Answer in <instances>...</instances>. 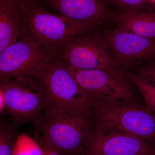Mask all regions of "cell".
<instances>
[{"instance_id":"cell-1","label":"cell","mask_w":155,"mask_h":155,"mask_svg":"<svg viewBox=\"0 0 155 155\" xmlns=\"http://www.w3.org/2000/svg\"><path fill=\"white\" fill-rule=\"evenodd\" d=\"M17 7L22 17L23 34L50 54H58L78 35L104 27L97 22L75 21L50 12L36 2L22 0Z\"/></svg>"},{"instance_id":"cell-2","label":"cell","mask_w":155,"mask_h":155,"mask_svg":"<svg viewBox=\"0 0 155 155\" xmlns=\"http://www.w3.org/2000/svg\"><path fill=\"white\" fill-rule=\"evenodd\" d=\"M31 76L35 78L42 87L48 108L75 114H92L91 101L58 56L46 54L37 64Z\"/></svg>"},{"instance_id":"cell-3","label":"cell","mask_w":155,"mask_h":155,"mask_svg":"<svg viewBox=\"0 0 155 155\" xmlns=\"http://www.w3.org/2000/svg\"><path fill=\"white\" fill-rule=\"evenodd\" d=\"M35 126L62 155H85L93 130L92 114L48 108Z\"/></svg>"},{"instance_id":"cell-4","label":"cell","mask_w":155,"mask_h":155,"mask_svg":"<svg viewBox=\"0 0 155 155\" xmlns=\"http://www.w3.org/2000/svg\"><path fill=\"white\" fill-rule=\"evenodd\" d=\"M94 122L131 134L155 147V114L137 101L92 102Z\"/></svg>"},{"instance_id":"cell-5","label":"cell","mask_w":155,"mask_h":155,"mask_svg":"<svg viewBox=\"0 0 155 155\" xmlns=\"http://www.w3.org/2000/svg\"><path fill=\"white\" fill-rule=\"evenodd\" d=\"M0 91L5 97L8 114L17 124L35 125L48 108L44 90L33 76L0 78Z\"/></svg>"},{"instance_id":"cell-6","label":"cell","mask_w":155,"mask_h":155,"mask_svg":"<svg viewBox=\"0 0 155 155\" xmlns=\"http://www.w3.org/2000/svg\"><path fill=\"white\" fill-rule=\"evenodd\" d=\"M101 29L76 37L56 55L72 69L125 72L114 61Z\"/></svg>"},{"instance_id":"cell-7","label":"cell","mask_w":155,"mask_h":155,"mask_svg":"<svg viewBox=\"0 0 155 155\" xmlns=\"http://www.w3.org/2000/svg\"><path fill=\"white\" fill-rule=\"evenodd\" d=\"M68 67L92 103L105 99L137 101L134 84L126 71L78 70Z\"/></svg>"},{"instance_id":"cell-8","label":"cell","mask_w":155,"mask_h":155,"mask_svg":"<svg viewBox=\"0 0 155 155\" xmlns=\"http://www.w3.org/2000/svg\"><path fill=\"white\" fill-rule=\"evenodd\" d=\"M101 31L114 61L123 70H129L155 59V38L122 31L114 27Z\"/></svg>"},{"instance_id":"cell-9","label":"cell","mask_w":155,"mask_h":155,"mask_svg":"<svg viewBox=\"0 0 155 155\" xmlns=\"http://www.w3.org/2000/svg\"><path fill=\"white\" fill-rule=\"evenodd\" d=\"M155 151L141 139L94 122L85 155H153Z\"/></svg>"},{"instance_id":"cell-10","label":"cell","mask_w":155,"mask_h":155,"mask_svg":"<svg viewBox=\"0 0 155 155\" xmlns=\"http://www.w3.org/2000/svg\"><path fill=\"white\" fill-rule=\"evenodd\" d=\"M46 54L33 38L23 34L17 41L0 52V78L31 76Z\"/></svg>"},{"instance_id":"cell-11","label":"cell","mask_w":155,"mask_h":155,"mask_svg":"<svg viewBox=\"0 0 155 155\" xmlns=\"http://www.w3.org/2000/svg\"><path fill=\"white\" fill-rule=\"evenodd\" d=\"M38 4L69 19L97 22L104 27L115 24L118 16L107 0H40Z\"/></svg>"},{"instance_id":"cell-12","label":"cell","mask_w":155,"mask_h":155,"mask_svg":"<svg viewBox=\"0 0 155 155\" xmlns=\"http://www.w3.org/2000/svg\"><path fill=\"white\" fill-rule=\"evenodd\" d=\"M115 25L122 31L155 38V8L151 6L137 12L119 14Z\"/></svg>"},{"instance_id":"cell-13","label":"cell","mask_w":155,"mask_h":155,"mask_svg":"<svg viewBox=\"0 0 155 155\" xmlns=\"http://www.w3.org/2000/svg\"><path fill=\"white\" fill-rule=\"evenodd\" d=\"M22 34V17L17 5L0 0V52Z\"/></svg>"},{"instance_id":"cell-14","label":"cell","mask_w":155,"mask_h":155,"mask_svg":"<svg viewBox=\"0 0 155 155\" xmlns=\"http://www.w3.org/2000/svg\"><path fill=\"white\" fill-rule=\"evenodd\" d=\"M14 124L2 121L0 125V155H14L17 137V127Z\"/></svg>"},{"instance_id":"cell-15","label":"cell","mask_w":155,"mask_h":155,"mask_svg":"<svg viewBox=\"0 0 155 155\" xmlns=\"http://www.w3.org/2000/svg\"><path fill=\"white\" fill-rule=\"evenodd\" d=\"M125 71L127 76L142 95L145 102V107L155 114V85L141 80L129 70Z\"/></svg>"},{"instance_id":"cell-16","label":"cell","mask_w":155,"mask_h":155,"mask_svg":"<svg viewBox=\"0 0 155 155\" xmlns=\"http://www.w3.org/2000/svg\"><path fill=\"white\" fill-rule=\"evenodd\" d=\"M118 15L137 12L153 5L151 0H107Z\"/></svg>"},{"instance_id":"cell-17","label":"cell","mask_w":155,"mask_h":155,"mask_svg":"<svg viewBox=\"0 0 155 155\" xmlns=\"http://www.w3.org/2000/svg\"><path fill=\"white\" fill-rule=\"evenodd\" d=\"M14 155H43V152L39 144L30 137L22 135L17 137Z\"/></svg>"},{"instance_id":"cell-18","label":"cell","mask_w":155,"mask_h":155,"mask_svg":"<svg viewBox=\"0 0 155 155\" xmlns=\"http://www.w3.org/2000/svg\"><path fill=\"white\" fill-rule=\"evenodd\" d=\"M128 70L141 80L155 86V59Z\"/></svg>"},{"instance_id":"cell-19","label":"cell","mask_w":155,"mask_h":155,"mask_svg":"<svg viewBox=\"0 0 155 155\" xmlns=\"http://www.w3.org/2000/svg\"><path fill=\"white\" fill-rule=\"evenodd\" d=\"M39 141L42 150L43 155H62L53 147L45 137L41 135Z\"/></svg>"},{"instance_id":"cell-20","label":"cell","mask_w":155,"mask_h":155,"mask_svg":"<svg viewBox=\"0 0 155 155\" xmlns=\"http://www.w3.org/2000/svg\"><path fill=\"white\" fill-rule=\"evenodd\" d=\"M8 114V108L2 92L0 91V114L1 116Z\"/></svg>"},{"instance_id":"cell-21","label":"cell","mask_w":155,"mask_h":155,"mask_svg":"<svg viewBox=\"0 0 155 155\" xmlns=\"http://www.w3.org/2000/svg\"><path fill=\"white\" fill-rule=\"evenodd\" d=\"M3 1H5V2H9L15 4V5H18V3L21 0H3Z\"/></svg>"},{"instance_id":"cell-22","label":"cell","mask_w":155,"mask_h":155,"mask_svg":"<svg viewBox=\"0 0 155 155\" xmlns=\"http://www.w3.org/2000/svg\"><path fill=\"white\" fill-rule=\"evenodd\" d=\"M25 1H32V2H36L38 3L40 0H25Z\"/></svg>"},{"instance_id":"cell-23","label":"cell","mask_w":155,"mask_h":155,"mask_svg":"<svg viewBox=\"0 0 155 155\" xmlns=\"http://www.w3.org/2000/svg\"><path fill=\"white\" fill-rule=\"evenodd\" d=\"M151 2L153 5L155 6V0H151Z\"/></svg>"},{"instance_id":"cell-24","label":"cell","mask_w":155,"mask_h":155,"mask_svg":"<svg viewBox=\"0 0 155 155\" xmlns=\"http://www.w3.org/2000/svg\"><path fill=\"white\" fill-rule=\"evenodd\" d=\"M153 155H155V151L154 153H153Z\"/></svg>"}]
</instances>
